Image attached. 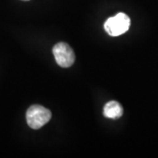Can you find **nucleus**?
Segmentation results:
<instances>
[{
    "label": "nucleus",
    "mask_w": 158,
    "mask_h": 158,
    "mask_svg": "<svg viewBox=\"0 0 158 158\" xmlns=\"http://www.w3.org/2000/svg\"><path fill=\"white\" fill-rule=\"evenodd\" d=\"M51 112L42 106L34 105L27 112V122L33 129H39L50 120Z\"/></svg>",
    "instance_id": "nucleus-1"
},
{
    "label": "nucleus",
    "mask_w": 158,
    "mask_h": 158,
    "mask_svg": "<svg viewBox=\"0 0 158 158\" xmlns=\"http://www.w3.org/2000/svg\"><path fill=\"white\" fill-rule=\"evenodd\" d=\"M53 54L59 66L62 68L70 67L75 62V53L69 44L59 42L53 48Z\"/></svg>",
    "instance_id": "nucleus-3"
},
{
    "label": "nucleus",
    "mask_w": 158,
    "mask_h": 158,
    "mask_svg": "<svg viewBox=\"0 0 158 158\" xmlns=\"http://www.w3.org/2000/svg\"><path fill=\"white\" fill-rule=\"evenodd\" d=\"M23 1H29V0H23Z\"/></svg>",
    "instance_id": "nucleus-5"
},
{
    "label": "nucleus",
    "mask_w": 158,
    "mask_h": 158,
    "mask_svg": "<svg viewBox=\"0 0 158 158\" xmlns=\"http://www.w3.org/2000/svg\"><path fill=\"white\" fill-rule=\"evenodd\" d=\"M104 116L108 118H120L123 115V108L121 105L117 101H109L106 104L103 110Z\"/></svg>",
    "instance_id": "nucleus-4"
},
{
    "label": "nucleus",
    "mask_w": 158,
    "mask_h": 158,
    "mask_svg": "<svg viewBox=\"0 0 158 158\" xmlns=\"http://www.w3.org/2000/svg\"><path fill=\"white\" fill-rule=\"evenodd\" d=\"M130 25V18L123 12H118L115 16L108 19L105 22L104 27L109 35L115 37L127 32Z\"/></svg>",
    "instance_id": "nucleus-2"
}]
</instances>
